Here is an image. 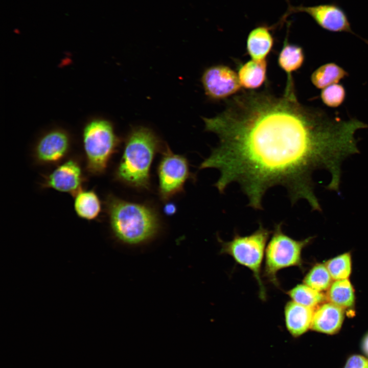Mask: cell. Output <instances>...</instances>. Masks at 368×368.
<instances>
[{
  "label": "cell",
  "mask_w": 368,
  "mask_h": 368,
  "mask_svg": "<svg viewBox=\"0 0 368 368\" xmlns=\"http://www.w3.org/2000/svg\"><path fill=\"white\" fill-rule=\"evenodd\" d=\"M361 349L363 352L368 357V333L364 337L361 343Z\"/></svg>",
  "instance_id": "484cf974"
},
{
  "label": "cell",
  "mask_w": 368,
  "mask_h": 368,
  "mask_svg": "<svg viewBox=\"0 0 368 368\" xmlns=\"http://www.w3.org/2000/svg\"><path fill=\"white\" fill-rule=\"evenodd\" d=\"M287 294L292 301L314 309L325 300V296L320 291L305 284L296 285L289 290Z\"/></svg>",
  "instance_id": "ffe728a7"
},
{
  "label": "cell",
  "mask_w": 368,
  "mask_h": 368,
  "mask_svg": "<svg viewBox=\"0 0 368 368\" xmlns=\"http://www.w3.org/2000/svg\"><path fill=\"white\" fill-rule=\"evenodd\" d=\"M294 12L308 14L318 26L326 31L349 33L359 37L353 31L346 11L335 2L311 6H290L283 18Z\"/></svg>",
  "instance_id": "ba28073f"
},
{
  "label": "cell",
  "mask_w": 368,
  "mask_h": 368,
  "mask_svg": "<svg viewBox=\"0 0 368 368\" xmlns=\"http://www.w3.org/2000/svg\"><path fill=\"white\" fill-rule=\"evenodd\" d=\"M205 130L219 139L200 169L220 172L215 186L221 193L239 184L248 205L262 210L266 192L285 188L292 204L305 200L321 211L312 176L324 169L330 175L327 189L338 192L341 165L359 153L355 133L365 124L343 120L300 103L294 90L281 96L250 90L227 100L225 109L203 118Z\"/></svg>",
  "instance_id": "6da1fadb"
},
{
  "label": "cell",
  "mask_w": 368,
  "mask_h": 368,
  "mask_svg": "<svg viewBox=\"0 0 368 368\" xmlns=\"http://www.w3.org/2000/svg\"><path fill=\"white\" fill-rule=\"evenodd\" d=\"M311 239L294 240L283 232L282 222L274 226L265 250L264 274L270 282L278 286L280 270L301 265L302 250Z\"/></svg>",
  "instance_id": "8992f818"
},
{
  "label": "cell",
  "mask_w": 368,
  "mask_h": 368,
  "mask_svg": "<svg viewBox=\"0 0 368 368\" xmlns=\"http://www.w3.org/2000/svg\"><path fill=\"white\" fill-rule=\"evenodd\" d=\"M164 211L167 215H172L176 211V206L173 203H168L165 205Z\"/></svg>",
  "instance_id": "d4e9b609"
},
{
  "label": "cell",
  "mask_w": 368,
  "mask_h": 368,
  "mask_svg": "<svg viewBox=\"0 0 368 368\" xmlns=\"http://www.w3.org/2000/svg\"><path fill=\"white\" fill-rule=\"evenodd\" d=\"M343 368H368V358L360 355L350 356Z\"/></svg>",
  "instance_id": "cb8c5ba5"
},
{
  "label": "cell",
  "mask_w": 368,
  "mask_h": 368,
  "mask_svg": "<svg viewBox=\"0 0 368 368\" xmlns=\"http://www.w3.org/2000/svg\"><path fill=\"white\" fill-rule=\"evenodd\" d=\"M328 298L330 302L342 308L351 307L355 301L353 288L347 279L335 280L328 289Z\"/></svg>",
  "instance_id": "d6986e66"
},
{
  "label": "cell",
  "mask_w": 368,
  "mask_h": 368,
  "mask_svg": "<svg viewBox=\"0 0 368 368\" xmlns=\"http://www.w3.org/2000/svg\"><path fill=\"white\" fill-rule=\"evenodd\" d=\"M201 81L205 95L215 101L232 97L239 92L241 87L237 74L229 67L222 64L206 68Z\"/></svg>",
  "instance_id": "9c48e42d"
},
{
  "label": "cell",
  "mask_w": 368,
  "mask_h": 368,
  "mask_svg": "<svg viewBox=\"0 0 368 368\" xmlns=\"http://www.w3.org/2000/svg\"><path fill=\"white\" fill-rule=\"evenodd\" d=\"M332 278L334 280L347 279L352 269L351 257L345 253L329 260L326 264Z\"/></svg>",
  "instance_id": "7402d4cb"
},
{
  "label": "cell",
  "mask_w": 368,
  "mask_h": 368,
  "mask_svg": "<svg viewBox=\"0 0 368 368\" xmlns=\"http://www.w3.org/2000/svg\"><path fill=\"white\" fill-rule=\"evenodd\" d=\"M348 76V73L335 63H328L315 70L311 76L313 84L317 88L324 89L337 83Z\"/></svg>",
  "instance_id": "ac0fdd59"
},
{
  "label": "cell",
  "mask_w": 368,
  "mask_h": 368,
  "mask_svg": "<svg viewBox=\"0 0 368 368\" xmlns=\"http://www.w3.org/2000/svg\"><path fill=\"white\" fill-rule=\"evenodd\" d=\"M267 61L252 59L241 64L238 76L241 87L252 90L261 87L267 78Z\"/></svg>",
  "instance_id": "9a60e30c"
},
{
  "label": "cell",
  "mask_w": 368,
  "mask_h": 368,
  "mask_svg": "<svg viewBox=\"0 0 368 368\" xmlns=\"http://www.w3.org/2000/svg\"><path fill=\"white\" fill-rule=\"evenodd\" d=\"M71 139L64 130L56 128L42 135L37 142L34 155L38 162L43 164H56L68 153Z\"/></svg>",
  "instance_id": "30bf717a"
},
{
  "label": "cell",
  "mask_w": 368,
  "mask_h": 368,
  "mask_svg": "<svg viewBox=\"0 0 368 368\" xmlns=\"http://www.w3.org/2000/svg\"><path fill=\"white\" fill-rule=\"evenodd\" d=\"M304 60L303 48L298 45L289 43L286 37L278 58L279 66L287 75L286 85L293 84L291 75L302 66Z\"/></svg>",
  "instance_id": "2e32d148"
},
{
  "label": "cell",
  "mask_w": 368,
  "mask_h": 368,
  "mask_svg": "<svg viewBox=\"0 0 368 368\" xmlns=\"http://www.w3.org/2000/svg\"><path fill=\"white\" fill-rule=\"evenodd\" d=\"M314 310L292 301L286 303L284 308L285 324L292 336L299 337L311 328Z\"/></svg>",
  "instance_id": "4fadbf2b"
},
{
  "label": "cell",
  "mask_w": 368,
  "mask_h": 368,
  "mask_svg": "<svg viewBox=\"0 0 368 368\" xmlns=\"http://www.w3.org/2000/svg\"><path fill=\"white\" fill-rule=\"evenodd\" d=\"M274 45V38L271 29L261 25L252 29L246 40L247 53L252 59L265 60Z\"/></svg>",
  "instance_id": "5bb4252c"
},
{
  "label": "cell",
  "mask_w": 368,
  "mask_h": 368,
  "mask_svg": "<svg viewBox=\"0 0 368 368\" xmlns=\"http://www.w3.org/2000/svg\"><path fill=\"white\" fill-rule=\"evenodd\" d=\"M158 175L159 194L163 199L166 200L179 192L189 178L187 159L167 148L159 164Z\"/></svg>",
  "instance_id": "52a82bcc"
},
{
  "label": "cell",
  "mask_w": 368,
  "mask_h": 368,
  "mask_svg": "<svg viewBox=\"0 0 368 368\" xmlns=\"http://www.w3.org/2000/svg\"><path fill=\"white\" fill-rule=\"evenodd\" d=\"M343 319L342 308L330 302L325 303L314 311L310 328L318 332L334 334L341 328Z\"/></svg>",
  "instance_id": "7c38bea8"
},
{
  "label": "cell",
  "mask_w": 368,
  "mask_h": 368,
  "mask_svg": "<svg viewBox=\"0 0 368 368\" xmlns=\"http://www.w3.org/2000/svg\"><path fill=\"white\" fill-rule=\"evenodd\" d=\"M85 178L78 162L67 160L45 176L43 186L74 196L82 189Z\"/></svg>",
  "instance_id": "8fae6325"
},
{
  "label": "cell",
  "mask_w": 368,
  "mask_h": 368,
  "mask_svg": "<svg viewBox=\"0 0 368 368\" xmlns=\"http://www.w3.org/2000/svg\"><path fill=\"white\" fill-rule=\"evenodd\" d=\"M346 91L341 84H334L327 86L321 91L320 98L323 102L330 107H337L344 101Z\"/></svg>",
  "instance_id": "603a6c76"
},
{
  "label": "cell",
  "mask_w": 368,
  "mask_h": 368,
  "mask_svg": "<svg viewBox=\"0 0 368 368\" xmlns=\"http://www.w3.org/2000/svg\"><path fill=\"white\" fill-rule=\"evenodd\" d=\"M82 140L87 171L103 173L118 144L112 125L105 119L91 120L83 129Z\"/></svg>",
  "instance_id": "277c9868"
},
{
  "label": "cell",
  "mask_w": 368,
  "mask_h": 368,
  "mask_svg": "<svg viewBox=\"0 0 368 368\" xmlns=\"http://www.w3.org/2000/svg\"><path fill=\"white\" fill-rule=\"evenodd\" d=\"M332 279L326 265L317 264L307 273L304 279V283L321 292L329 288L332 283Z\"/></svg>",
  "instance_id": "44dd1931"
},
{
  "label": "cell",
  "mask_w": 368,
  "mask_h": 368,
  "mask_svg": "<svg viewBox=\"0 0 368 368\" xmlns=\"http://www.w3.org/2000/svg\"><path fill=\"white\" fill-rule=\"evenodd\" d=\"M159 141L150 129L135 127L129 133L116 172L119 180L139 188L149 185V172Z\"/></svg>",
  "instance_id": "7a4b0ae2"
},
{
  "label": "cell",
  "mask_w": 368,
  "mask_h": 368,
  "mask_svg": "<svg viewBox=\"0 0 368 368\" xmlns=\"http://www.w3.org/2000/svg\"><path fill=\"white\" fill-rule=\"evenodd\" d=\"M271 232L260 224L251 234L242 236L235 234L229 241L220 240L222 254L233 257L238 264L247 267L256 279L262 300L266 297L265 289L261 278V270L266 244Z\"/></svg>",
  "instance_id": "5b68a950"
},
{
  "label": "cell",
  "mask_w": 368,
  "mask_h": 368,
  "mask_svg": "<svg viewBox=\"0 0 368 368\" xmlns=\"http://www.w3.org/2000/svg\"><path fill=\"white\" fill-rule=\"evenodd\" d=\"M74 196V210L78 217L87 220L98 217L101 211V203L94 190L82 189Z\"/></svg>",
  "instance_id": "e0dca14e"
},
{
  "label": "cell",
  "mask_w": 368,
  "mask_h": 368,
  "mask_svg": "<svg viewBox=\"0 0 368 368\" xmlns=\"http://www.w3.org/2000/svg\"><path fill=\"white\" fill-rule=\"evenodd\" d=\"M107 207L111 228L121 241L130 244L146 241L156 233L158 220L148 206L110 196Z\"/></svg>",
  "instance_id": "3957f363"
}]
</instances>
